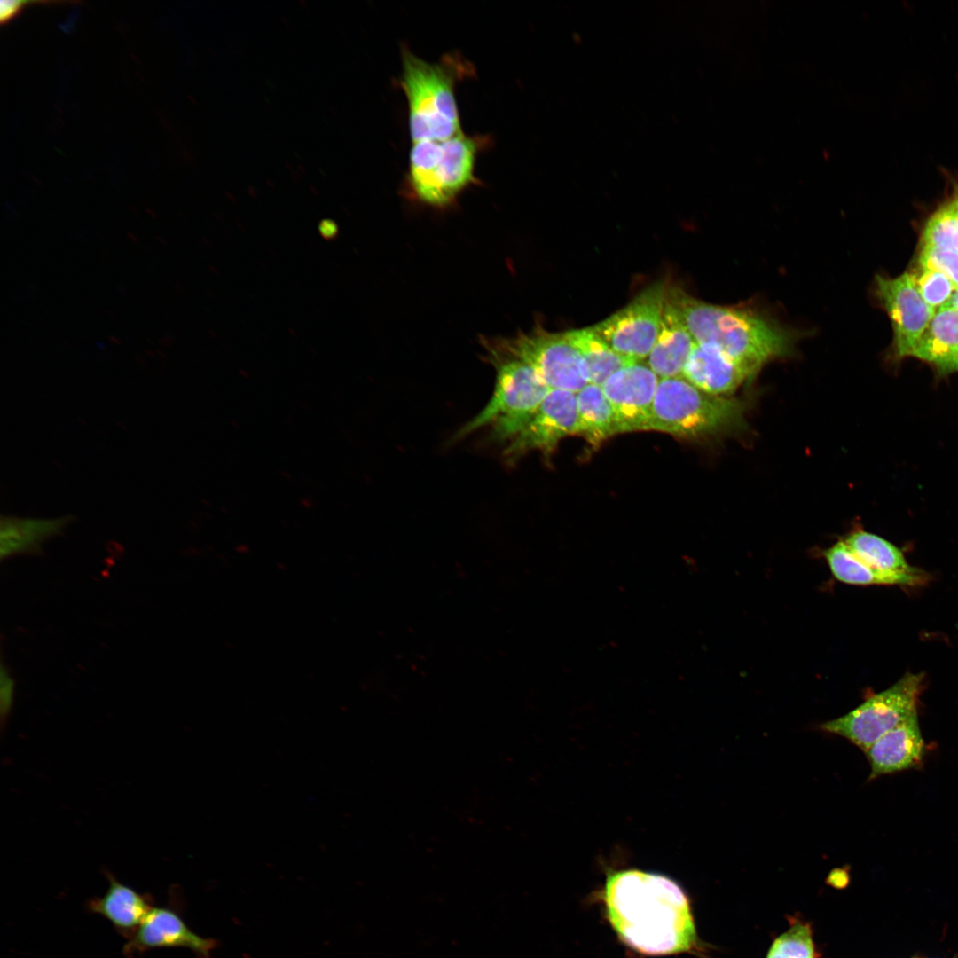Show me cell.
I'll use <instances>...</instances> for the list:
<instances>
[{"label": "cell", "instance_id": "cell-1", "mask_svg": "<svg viewBox=\"0 0 958 958\" xmlns=\"http://www.w3.org/2000/svg\"><path fill=\"white\" fill-rule=\"evenodd\" d=\"M599 895L612 930L632 950L664 956L700 948L689 899L672 878L639 868L609 869Z\"/></svg>", "mask_w": 958, "mask_h": 958}, {"label": "cell", "instance_id": "cell-2", "mask_svg": "<svg viewBox=\"0 0 958 958\" xmlns=\"http://www.w3.org/2000/svg\"><path fill=\"white\" fill-rule=\"evenodd\" d=\"M666 300L696 343L717 348L751 375L767 362L793 351L797 334L758 310L708 303L676 287H667Z\"/></svg>", "mask_w": 958, "mask_h": 958}, {"label": "cell", "instance_id": "cell-3", "mask_svg": "<svg viewBox=\"0 0 958 958\" xmlns=\"http://www.w3.org/2000/svg\"><path fill=\"white\" fill-rule=\"evenodd\" d=\"M483 342L485 360L496 371L494 391L483 410L465 423L452 440L490 428L493 440L507 443L528 423L551 389L529 364L489 341Z\"/></svg>", "mask_w": 958, "mask_h": 958}, {"label": "cell", "instance_id": "cell-4", "mask_svg": "<svg viewBox=\"0 0 958 958\" xmlns=\"http://www.w3.org/2000/svg\"><path fill=\"white\" fill-rule=\"evenodd\" d=\"M744 404L706 393L683 377L660 379L649 430L682 437L733 431L743 425Z\"/></svg>", "mask_w": 958, "mask_h": 958}, {"label": "cell", "instance_id": "cell-5", "mask_svg": "<svg viewBox=\"0 0 958 958\" xmlns=\"http://www.w3.org/2000/svg\"><path fill=\"white\" fill-rule=\"evenodd\" d=\"M454 72L403 51L401 85L408 101L412 143L444 141L462 133L454 95Z\"/></svg>", "mask_w": 958, "mask_h": 958}, {"label": "cell", "instance_id": "cell-6", "mask_svg": "<svg viewBox=\"0 0 958 958\" xmlns=\"http://www.w3.org/2000/svg\"><path fill=\"white\" fill-rule=\"evenodd\" d=\"M476 152L475 140L463 133L444 141L412 143L409 178L416 196L435 207L452 202L475 181Z\"/></svg>", "mask_w": 958, "mask_h": 958}, {"label": "cell", "instance_id": "cell-7", "mask_svg": "<svg viewBox=\"0 0 958 958\" xmlns=\"http://www.w3.org/2000/svg\"><path fill=\"white\" fill-rule=\"evenodd\" d=\"M923 679L922 673H907L847 714L821 723L820 728L845 738L865 752L883 734L917 715Z\"/></svg>", "mask_w": 958, "mask_h": 958}, {"label": "cell", "instance_id": "cell-8", "mask_svg": "<svg viewBox=\"0 0 958 958\" xmlns=\"http://www.w3.org/2000/svg\"><path fill=\"white\" fill-rule=\"evenodd\" d=\"M491 342L498 349L529 364L552 389L577 393L589 383L584 362L565 334L537 327Z\"/></svg>", "mask_w": 958, "mask_h": 958}, {"label": "cell", "instance_id": "cell-9", "mask_svg": "<svg viewBox=\"0 0 958 958\" xmlns=\"http://www.w3.org/2000/svg\"><path fill=\"white\" fill-rule=\"evenodd\" d=\"M666 292L664 281L655 282L593 327L616 352L639 362L648 357L657 337Z\"/></svg>", "mask_w": 958, "mask_h": 958}, {"label": "cell", "instance_id": "cell-10", "mask_svg": "<svg viewBox=\"0 0 958 958\" xmlns=\"http://www.w3.org/2000/svg\"><path fill=\"white\" fill-rule=\"evenodd\" d=\"M573 434H577V394L552 389L528 423L506 443L502 455L512 463L530 452L549 453Z\"/></svg>", "mask_w": 958, "mask_h": 958}, {"label": "cell", "instance_id": "cell-11", "mask_svg": "<svg viewBox=\"0 0 958 958\" xmlns=\"http://www.w3.org/2000/svg\"><path fill=\"white\" fill-rule=\"evenodd\" d=\"M876 292L892 324L894 357H910L936 310L923 299L907 272L894 279L877 276Z\"/></svg>", "mask_w": 958, "mask_h": 958}, {"label": "cell", "instance_id": "cell-12", "mask_svg": "<svg viewBox=\"0 0 958 958\" xmlns=\"http://www.w3.org/2000/svg\"><path fill=\"white\" fill-rule=\"evenodd\" d=\"M659 380L648 365L635 362L616 372L601 385L620 433L649 430Z\"/></svg>", "mask_w": 958, "mask_h": 958}, {"label": "cell", "instance_id": "cell-13", "mask_svg": "<svg viewBox=\"0 0 958 958\" xmlns=\"http://www.w3.org/2000/svg\"><path fill=\"white\" fill-rule=\"evenodd\" d=\"M217 941L203 938L190 929L182 917L167 907H152L123 947L126 956H135L161 947H185L199 958H210Z\"/></svg>", "mask_w": 958, "mask_h": 958}, {"label": "cell", "instance_id": "cell-14", "mask_svg": "<svg viewBox=\"0 0 958 958\" xmlns=\"http://www.w3.org/2000/svg\"><path fill=\"white\" fill-rule=\"evenodd\" d=\"M870 765L868 781L883 775L920 768L925 754V742L915 715L891 729L866 751Z\"/></svg>", "mask_w": 958, "mask_h": 958}, {"label": "cell", "instance_id": "cell-15", "mask_svg": "<svg viewBox=\"0 0 958 958\" xmlns=\"http://www.w3.org/2000/svg\"><path fill=\"white\" fill-rule=\"evenodd\" d=\"M750 373L709 344L695 343L682 377L697 389L715 396L734 392Z\"/></svg>", "mask_w": 958, "mask_h": 958}, {"label": "cell", "instance_id": "cell-16", "mask_svg": "<svg viewBox=\"0 0 958 958\" xmlns=\"http://www.w3.org/2000/svg\"><path fill=\"white\" fill-rule=\"evenodd\" d=\"M910 357L928 363L938 377L958 373V310L938 308L916 341Z\"/></svg>", "mask_w": 958, "mask_h": 958}, {"label": "cell", "instance_id": "cell-17", "mask_svg": "<svg viewBox=\"0 0 958 958\" xmlns=\"http://www.w3.org/2000/svg\"><path fill=\"white\" fill-rule=\"evenodd\" d=\"M695 342L674 306L666 300L648 366L659 379L682 377Z\"/></svg>", "mask_w": 958, "mask_h": 958}, {"label": "cell", "instance_id": "cell-18", "mask_svg": "<svg viewBox=\"0 0 958 958\" xmlns=\"http://www.w3.org/2000/svg\"><path fill=\"white\" fill-rule=\"evenodd\" d=\"M71 515L53 518L2 515L0 520L1 560L40 554L50 539L63 533L73 521Z\"/></svg>", "mask_w": 958, "mask_h": 958}, {"label": "cell", "instance_id": "cell-19", "mask_svg": "<svg viewBox=\"0 0 958 958\" xmlns=\"http://www.w3.org/2000/svg\"><path fill=\"white\" fill-rule=\"evenodd\" d=\"M106 876L109 885L106 893L88 901L87 908L106 918L129 939L152 908V901L149 896L120 883L111 873L107 872Z\"/></svg>", "mask_w": 958, "mask_h": 958}, {"label": "cell", "instance_id": "cell-20", "mask_svg": "<svg viewBox=\"0 0 958 958\" xmlns=\"http://www.w3.org/2000/svg\"><path fill=\"white\" fill-rule=\"evenodd\" d=\"M824 556L833 576L845 584L915 586L929 579L928 574L917 568L910 572H885L873 569L860 560L843 540L827 549Z\"/></svg>", "mask_w": 958, "mask_h": 958}, {"label": "cell", "instance_id": "cell-21", "mask_svg": "<svg viewBox=\"0 0 958 958\" xmlns=\"http://www.w3.org/2000/svg\"><path fill=\"white\" fill-rule=\"evenodd\" d=\"M564 334L580 355L589 383L601 386L616 372L636 362L616 352L593 326Z\"/></svg>", "mask_w": 958, "mask_h": 958}, {"label": "cell", "instance_id": "cell-22", "mask_svg": "<svg viewBox=\"0 0 958 958\" xmlns=\"http://www.w3.org/2000/svg\"><path fill=\"white\" fill-rule=\"evenodd\" d=\"M577 394V434L599 444L620 433L615 412L600 385L588 383Z\"/></svg>", "mask_w": 958, "mask_h": 958}, {"label": "cell", "instance_id": "cell-23", "mask_svg": "<svg viewBox=\"0 0 958 958\" xmlns=\"http://www.w3.org/2000/svg\"><path fill=\"white\" fill-rule=\"evenodd\" d=\"M849 549L873 569L885 572H910L902 552L886 539L864 530L851 533L843 540Z\"/></svg>", "mask_w": 958, "mask_h": 958}, {"label": "cell", "instance_id": "cell-24", "mask_svg": "<svg viewBox=\"0 0 958 958\" xmlns=\"http://www.w3.org/2000/svg\"><path fill=\"white\" fill-rule=\"evenodd\" d=\"M922 237L923 246L958 251V210L954 201L930 217Z\"/></svg>", "mask_w": 958, "mask_h": 958}, {"label": "cell", "instance_id": "cell-25", "mask_svg": "<svg viewBox=\"0 0 958 958\" xmlns=\"http://www.w3.org/2000/svg\"><path fill=\"white\" fill-rule=\"evenodd\" d=\"M812 930L807 923H794L775 938L766 958H815Z\"/></svg>", "mask_w": 958, "mask_h": 958}, {"label": "cell", "instance_id": "cell-26", "mask_svg": "<svg viewBox=\"0 0 958 958\" xmlns=\"http://www.w3.org/2000/svg\"><path fill=\"white\" fill-rule=\"evenodd\" d=\"M911 277L923 299L935 310L946 305L955 291L953 283L938 271L922 269Z\"/></svg>", "mask_w": 958, "mask_h": 958}, {"label": "cell", "instance_id": "cell-27", "mask_svg": "<svg viewBox=\"0 0 958 958\" xmlns=\"http://www.w3.org/2000/svg\"><path fill=\"white\" fill-rule=\"evenodd\" d=\"M919 263L923 270L944 274L958 290V251L936 247L923 246Z\"/></svg>", "mask_w": 958, "mask_h": 958}, {"label": "cell", "instance_id": "cell-28", "mask_svg": "<svg viewBox=\"0 0 958 958\" xmlns=\"http://www.w3.org/2000/svg\"><path fill=\"white\" fill-rule=\"evenodd\" d=\"M15 692V681L9 669L4 664L0 671V701L2 715L7 714L11 710Z\"/></svg>", "mask_w": 958, "mask_h": 958}, {"label": "cell", "instance_id": "cell-29", "mask_svg": "<svg viewBox=\"0 0 958 958\" xmlns=\"http://www.w3.org/2000/svg\"><path fill=\"white\" fill-rule=\"evenodd\" d=\"M51 2L47 1H7L3 0L0 2V22L2 24L8 22L14 17H16L23 8L29 4H49Z\"/></svg>", "mask_w": 958, "mask_h": 958}, {"label": "cell", "instance_id": "cell-30", "mask_svg": "<svg viewBox=\"0 0 958 958\" xmlns=\"http://www.w3.org/2000/svg\"><path fill=\"white\" fill-rule=\"evenodd\" d=\"M944 306L952 307V308H954V309L958 310V290L954 291V293L953 296L951 297V299Z\"/></svg>", "mask_w": 958, "mask_h": 958}, {"label": "cell", "instance_id": "cell-31", "mask_svg": "<svg viewBox=\"0 0 958 958\" xmlns=\"http://www.w3.org/2000/svg\"><path fill=\"white\" fill-rule=\"evenodd\" d=\"M953 201H954V203L955 204V206H956V208H957V210H958V195H957V197H956V198H955V199H954V200Z\"/></svg>", "mask_w": 958, "mask_h": 958}]
</instances>
